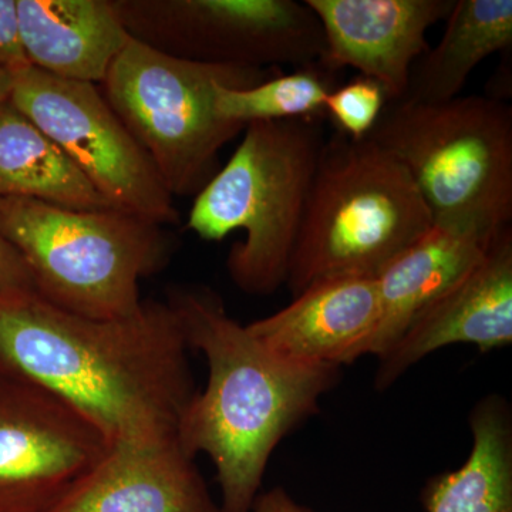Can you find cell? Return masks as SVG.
I'll use <instances>...</instances> for the list:
<instances>
[{
  "mask_svg": "<svg viewBox=\"0 0 512 512\" xmlns=\"http://www.w3.org/2000/svg\"><path fill=\"white\" fill-rule=\"evenodd\" d=\"M188 350L167 301L147 299L124 318L93 319L36 292L0 296V376L62 397L111 447L177 436L198 392Z\"/></svg>",
  "mask_w": 512,
  "mask_h": 512,
  "instance_id": "obj_1",
  "label": "cell"
},
{
  "mask_svg": "<svg viewBox=\"0 0 512 512\" xmlns=\"http://www.w3.org/2000/svg\"><path fill=\"white\" fill-rule=\"evenodd\" d=\"M167 302L188 348L208 365L207 386L184 410L177 439L188 456L211 458L222 512H251L276 446L318 413L323 394L339 382L340 367L272 352L205 286H174Z\"/></svg>",
  "mask_w": 512,
  "mask_h": 512,
  "instance_id": "obj_2",
  "label": "cell"
},
{
  "mask_svg": "<svg viewBox=\"0 0 512 512\" xmlns=\"http://www.w3.org/2000/svg\"><path fill=\"white\" fill-rule=\"evenodd\" d=\"M323 144L322 119L248 124L228 163L195 195L187 227L198 237L245 234L227 258L239 291L265 296L286 285Z\"/></svg>",
  "mask_w": 512,
  "mask_h": 512,
  "instance_id": "obj_3",
  "label": "cell"
},
{
  "mask_svg": "<svg viewBox=\"0 0 512 512\" xmlns=\"http://www.w3.org/2000/svg\"><path fill=\"white\" fill-rule=\"evenodd\" d=\"M431 228L404 165L369 137L335 131L320 150L286 286L295 298L336 276L377 278Z\"/></svg>",
  "mask_w": 512,
  "mask_h": 512,
  "instance_id": "obj_4",
  "label": "cell"
},
{
  "mask_svg": "<svg viewBox=\"0 0 512 512\" xmlns=\"http://www.w3.org/2000/svg\"><path fill=\"white\" fill-rule=\"evenodd\" d=\"M0 235L22 256L43 299L93 319L136 312L140 281L164 271L174 252L163 225L140 215L29 198H0Z\"/></svg>",
  "mask_w": 512,
  "mask_h": 512,
  "instance_id": "obj_5",
  "label": "cell"
},
{
  "mask_svg": "<svg viewBox=\"0 0 512 512\" xmlns=\"http://www.w3.org/2000/svg\"><path fill=\"white\" fill-rule=\"evenodd\" d=\"M409 171L433 225L497 234L512 221V109L498 97L390 101L367 136Z\"/></svg>",
  "mask_w": 512,
  "mask_h": 512,
  "instance_id": "obj_6",
  "label": "cell"
},
{
  "mask_svg": "<svg viewBox=\"0 0 512 512\" xmlns=\"http://www.w3.org/2000/svg\"><path fill=\"white\" fill-rule=\"evenodd\" d=\"M276 69L178 59L130 37L103 80V96L150 157L173 197L197 195L220 171V153L245 126L215 111V89H248Z\"/></svg>",
  "mask_w": 512,
  "mask_h": 512,
  "instance_id": "obj_7",
  "label": "cell"
},
{
  "mask_svg": "<svg viewBox=\"0 0 512 512\" xmlns=\"http://www.w3.org/2000/svg\"><path fill=\"white\" fill-rule=\"evenodd\" d=\"M128 35L191 62L276 69L318 66L325 52L313 10L296 0H113Z\"/></svg>",
  "mask_w": 512,
  "mask_h": 512,
  "instance_id": "obj_8",
  "label": "cell"
},
{
  "mask_svg": "<svg viewBox=\"0 0 512 512\" xmlns=\"http://www.w3.org/2000/svg\"><path fill=\"white\" fill-rule=\"evenodd\" d=\"M10 101L114 208L158 225L180 222L174 197L150 157L96 84L59 79L28 66L15 72Z\"/></svg>",
  "mask_w": 512,
  "mask_h": 512,
  "instance_id": "obj_9",
  "label": "cell"
},
{
  "mask_svg": "<svg viewBox=\"0 0 512 512\" xmlns=\"http://www.w3.org/2000/svg\"><path fill=\"white\" fill-rule=\"evenodd\" d=\"M109 439L72 404L0 376V512H49L99 466Z\"/></svg>",
  "mask_w": 512,
  "mask_h": 512,
  "instance_id": "obj_10",
  "label": "cell"
},
{
  "mask_svg": "<svg viewBox=\"0 0 512 512\" xmlns=\"http://www.w3.org/2000/svg\"><path fill=\"white\" fill-rule=\"evenodd\" d=\"M512 342V229H501L480 262L430 303L379 359L375 384L384 390L424 357L457 343L481 352Z\"/></svg>",
  "mask_w": 512,
  "mask_h": 512,
  "instance_id": "obj_11",
  "label": "cell"
},
{
  "mask_svg": "<svg viewBox=\"0 0 512 512\" xmlns=\"http://www.w3.org/2000/svg\"><path fill=\"white\" fill-rule=\"evenodd\" d=\"M456 0H305L325 39L318 66L346 67L383 87L387 101L402 100L413 64L427 49L431 26L446 20Z\"/></svg>",
  "mask_w": 512,
  "mask_h": 512,
  "instance_id": "obj_12",
  "label": "cell"
},
{
  "mask_svg": "<svg viewBox=\"0 0 512 512\" xmlns=\"http://www.w3.org/2000/svg\"><path fill=\"white\" fill-rule=\"evenodd\" d=\"M380 311L377 278L336 276L309 286L284 309L247 328L278 355L342 369L370 355Z\"/></svg>",
  "mask_w": 512,
  "mask_h": 512,
  "instance_id": "obj_13",
  "label": "cell"
},
{
  "mask_svg": "<svg viewBox=\"0 0 512 512\" xmlns=\"http://www.w3.org/2000/svg\"><path fill=\"white\" fill-rule=\"evenodd\" d=\"M49 512H222L177 436L119 444Z\"/></svg>",
  "mask_w": 512,
  "mask_h": 512,
  "instance_id": "obj_14",
  "label": "cell"
},
{
  "mask_svg": "<svg viewBox=\"0 0 512 512\" xmlns=\"http://www.w3.org/2000/svg\"><path fill=\"white\" fill-rule=\"evenodd\" d=\"M30 66L59 79L103 83L130 35L113 0H16Z\"/></svg>",
  "mask_w": 512,
  "mask_h": 512,
  "instance_id": "obj_15",
  "label": "cell"
},
{
  "mask_svg": "<svg viewBox=\"0 0 512 512\" xmlns=\"http://www.w3.org/2000/svg\"><path fill=\"white\" fill-rule=\"evenodd\" d=\"M497 234L433 225L393 259L377 276L382 311L370 355L382 356L423 309L483 259Z\"/></svg>",
  "mask_w": 512,
  "mask_h": 512,
  "instance_id": "obj_16",
  "label": "cell"
},
{
  "mask_svg": "<svg viewBox=\"0 0 512 512\" xmlns=\"http://www.w3.org/2000/svg\"><path fill=\"white\" fill-rule=\"evenodd\" d=\"M512 45V0H456L439 45L413 64L402 100L439 104L456 99L488 56Z\"/></svg>",
  "mask_w": 512,
  "mask_h": 512,
  "instance_id": "obj_17",
  "label": "cell"
},
{
  "mask_svg": "<svg viewBox=\"0 0 512 512\" xmlns=\"http://www.w3.org/2000/svg\"><path fill=\"white\" fill-rule=\"evenodd\" d=\"M491 394L470 416L473 447L458 470L430 478L421 500L427 512H512V419Z\"/></svg>",
  "mask_w": 512,
  "mask_h": 512,
  "instance_id": "obj_18",
  "label": "cell"
},
{
  "mask_svg": "<svg viewBox=\"0 0 512 512\" xmlns=\"http://www.w3.org/2000/svg\"><path fill=\"white\" fill-rule=\"evenodd\" d=\"M0 198L73 208H114L66 154L13 106H0Z\"/></svg>",
  "mask_w": 512,
  "mask_h": 512,
  "instance_id": "obj_19",
  "label": "cell"
},
{
  "mask_svg": "<svg viewBox=\"0 0 512 512\" xmlns=\"http://www.w3.org/2000/svg\"><path fill=\"white\" fill-rule=\"evenodd\" d=\"M335 87L333 74L319 66L302 67L248 89L220 84L214 106L222 120L245 127L256 121L323 120L326 97Z\"/></svg>",
  "mask_w": 512,
  "mask_h": 512,
  "instance_id": "obj_20",
  "label": "cell"
},
{
  "mask_svg": "<svg viewBox=\"0 0 512 512\" xmlns=\"http://www.w3.org/2000/svg\"><path fill=\"white\" fill-rule=\"evenodd\" d=\"M387 103L386 92L379 83L357 76L329 93L325 114L335 123L336 131L353 140H363L372 133Z\"/></svg>",
  "mask_w": 512,
  "mask_h": 512,
  "instance_id": "obj_21",
  "label": "cell"
},
{
  "mask_svg": "<svg viewBox=\"0 0 512 512\" xmlns=\"http://www.w3.org/2000/svg\"><path fill=\"white\" fill-rule=\"evenodd\" d=\"M28 66L20 42L18 2L0 0V69L15 73Z\"/></svg>",
  "mask_w": 512,
  "mask_h": 512,
  "instance_id": "obj_22",
  "label": "cell"
},
{
  "mask_svg": "<svg viewBox=\"0 0 512 512\" xmlns=\"http://www.w3.org/2000/svg\"><path fill=\"white\" fill-rule=\"evenodd\" d=\"M35 292L32 275L22 256L0 235V296Z\"/></svg>",
  "mask_w": 512,
  "mask_h": 512,
  "instance_id": "obj_23",
  "label": "cell"
},
{
  "mask_svg": "<svg viewBox=\"0 0 512 512\" xmlns=\"http://www.w3.org/2000/svg\"><path fill=\"white\" fill-rule=\"evenodd\" d=\"M251 512H313L296 503L284 488L275 487L268 493L258 494Z\"/></svg>",
  "mask_w": 512,
  "mask_h": 512,
  "instance_id": "obj_24",
  "label": "cell"
},
{
  "mask_svg": "<svg viewBox=\"0 0 512 512\" xmlns=\"http://www.w3.org/2000/svg\"><path fill=\"white\" fill-rule=\"evenodd\" d=\"M13 80H15V73L9 72L6 69H0V106L10 100L13 90Z\"/></svg>",
  "mask_w": 512,
  "mask_h": 512,
  "instance_id": "obj_25",
  "label": "cell"
}]
</instances>
